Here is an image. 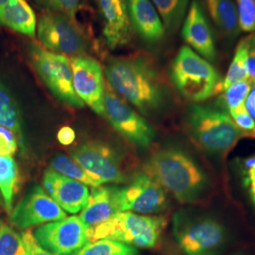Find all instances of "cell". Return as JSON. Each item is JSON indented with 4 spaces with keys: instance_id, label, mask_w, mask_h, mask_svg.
I'll list each match as a JSON object with an SVG mask.
<instances>
[{
    "instance_id": "28",
    "label": "cell",
    "mask_w": 255,
    "mask_h": 255,
    "mask_svg": "<svg viewBox=\"0 0 255 255\" xmlns=\"http://www.w3.org/2000/svg\"><path fill=\"white\" fill-rule=\"evenodd\" d=\"M0 255H28L22 234L6 223H0Z\"/></svg>"
},
{
    "instance_id": "24",
    "label": "cell",
    "mask_w": 255,
    "mask_h": 255,
    "mask_svg": "<svg viewBox=\"0 0 255 255\" xmlns=\"http://www.w3.org/2000/svg\"><path fill=\"white\" fill-rule=\"evenodd\" d=\"M169 33L175 32L182 25L187 11L189 0H150Z\"/></svg>"
},
{
    "instance_id": "11",
    "label": "cell",
    "mask_w": 255,
    "mask_h": 255,
    "mask_svg": "<svg viewBox=\"0 0 255 255\" xmlns=\"http://www.w3.org/2000/svg\"><path fill=\"white\" fill-rule=\"evenodd\" d=\"M103 117L132 145L146 148L154 140V130L138 113L113 92L105 91Z\"/></svg>"
},
{
    "instance_id": "3",
    "label": "cell",
    "mask_w": 255,
    "mask_h": 255,
    "mask_svg": "<svg viewBox=\"0 0 255 255\" xmlns=\"http://www.w3.org/2000/svg\"><path fill=\"white\" fill-rule=\"evenodd\" d=\"M173 234L186 255H219L228 243V231L219 219L188 210L174 215Z\"/></svg>"
},
{
    "instance_id": "21",
    "label": "cell",
    "mask_w": 255,
    "mask_h": 255,
    "mask_svg": "<svg viewBox=\"0 0 255 255\" xmlns=\"http://www.w3.org/2000/svg\"><path fill=\"white\" fill-rule=\"evenodd\" d=\"M210 17L219 30L230 39L239 34L237 6L233 0H204Z\"/></svg>"
},
{
    "instance_id": "40",
    "label": "cell",
    "mask_w": 255,
    "mask_h": 255,
    "mask_svg": "<svg viewBox=\"0 0 255 255\" xmlns=\"http://www.w3.org/2000/svg\"><path fill=\"white\" fill-rule=\"evenodd\" d=\"M10 0H0V8H2L3 6H5L6 4H8Z\"/></svg>"
},
{
    "instance_id": "23",
    "label": "cell",
    "mask_w": 255,
    "mask_h": 255,
    "mask_svg": "<svg viewBox=\"0 0 255 255\" xmlns=\"http://www.w3.org/2000/svg\"><path fill=\"white\" fill-rule=\"evenodd\" d=\"M18 185V166L11 156L0 155V194L4 207L10 214Z\"/></svg>"
},
{
    "instance_id": "5",
    "label": "cell",
    "mask_w": 255,
    "mask_h": 255,
    "mask_svg": "<svg viewBox=\"0 0 255 255\" xmlns=\"http://www.w3.org/2000/svg\"><path fill=\"white\" fill-rule=\"evenodd\" d=\"M166 226L164 217L119 212L99 225L88 229L89 241L109 239L128 246L151 249L157 246Z\"/></svg>"
},
{
    "instance_id": "8",
    "label": "cell",
    "mask_w": 255,
    "mask_h": 255,
    "mask_svg": "<svg viewBox=\"0 0 255 255\" xmlns=\"http://www.w3.org/2000/svg\"><path fill=\"white\" fill-rule=\"evenodd\" d=\"M73 20L54 11L43 13L37 23V35L43 46L49 51L64 56L84 54L88 41Z\"/></svg>"
},
{
    "instance_id": "9",
    "label": "cell",
    "mask_w": 255,
    "mask_h": 255,
    "mask_svg": "<svg viewBox=\"0 0 255 255\" xmlns=\"http://www.w3.org/2000/svg\"><path fill=\"white\" fill-rule=\"evenodd\" d=\"M119 212L151 215L164 212L168 199L164 188L145 172L137 173L123 187H116Z\"/></svg>"
},
{
    "instance_id": "26",
    "label": "cell",
    "mask_w": 255,
    "mask_h": 255,
    "mask_svg": "<svg viewBox=\"0 0 255 255\" xmlns=\"http://www.w3.org/2000/svg\"><path fill=\"white\" fill-rule=\"evenodd\" d=\"M71 255H139L136 248L119 241L100 239L89 241Z\"/></svg>"
},
{
    "instance_id": "18",
    "label": "cell",
    "mask_w": 255,
    "mask_h": 255,
    "mask_svg": "<svg viewBox=\"0 0 255 255\" xmlns=\"http://www.w3.org/2000/svg\"><path fill=\"white\" fill-rule=\"evenodd\" d=\"M130 26L147 43H158L164 36L165 28L150 0H126Z\"/></svg>"
},
{
    "instance_id": "19",
    "label": "cell",
    "mask_w": 255,
    "mask_h": 255,
    "mask_svg": "<svg viewBox=\"0 0 255 255\" xmlns=\"http://www.w3.org/2000/svg\"><path fill=\"white\" fill-rule=\"evenodd\" d=\"M119 213L116 203V187H95L85 207L82 209L80 219L91 228L109 219L113 215Z\"/></svg>"
},
{
    "instance_id": "31",
    "label": "cell",
    "mask_w": 255,
    "mask_h": 255,
    "mask_svg": "<svg viewBox=\"0 0 255 255\" xmlns=\"http://www.w3.org/2000/svg\"><path fill=\"white\" fill-rule=\"evenodd\" d=\"M37 3L47 9L63 13L70 18L75 19L78 10L81 7L82 0H35Z\"/></svg>"
},
{
    "instance_id": "32",
    "label": "cell",
    "mask_w": 255,
    "mask_h": 255,
    "mask_svg": "<svg viewBox=\"0 0 255 255\" xmlns=\"http://www.w3.org/2000/svg\"><path fill=\"white\" fill-rule=\"evenodd\" d=\"M230 117L245 136H255V121L247 111L245 104L229 112Z\"/></svg>"
},
{
    "instance_id": "2",
    "label": "cell",
    "mask_w": 255,
    "mask_h": 255,
    "mask_svg": "<svg viewBox=\"0 0 255 255\" xmlns=\"http://www.w3.org/2000/svg\"><path fill=\"white\" fill-rule=\"evenodd\" d=\"M145 173L182 203H198L209 195L212 182L206 170L189 152L164 146L150 155Z\"/></svg>"
},
{
    "instance_id": "6",
    "label": "cell",
    "mask_w": 255,
    "mask_h": 255,
    "mask_svg": "<svg viewBox=\"0 0 255 255\" xmlns=\"http://www.w3.org/2000/svg\"><path fill=\"white\" fill-rule=\"evenodd\" d=\"M170 79L182 98L195 103L218 93L221 83L216 68L187 46H182L174 58Z\"/></svg>"
},
{
    "instance_id": "33",
    "label": "cell",
    "mask_w": 255,
    "mask_h": 255,
    "mask_svg": "<svg viewBox=\"0 0 255 255\" xmlns=\"http://www.w3.org/2000/svg\"><path fill=\"white\" fill-rule=\"evenodd\" d=\"M18 148V139L14 132L7 128L0 126V155L11 156Z\"/></svg>"
},
{
    "instance_id": "10",
    "label": "cell",
    "mask_w": 255,
    "mask_h": 255,
    "mask_svg": "<svg viewBox=\"0 0 255 255\" xmlns=\"http://www.w3.org/2000/svg\"><path fill=\"white\" fill-rule=\"evenodd\" d=\"M88 228L73 216L38 226L32 235L37 244L53 255H71L89 242Z\"/></svg>"
},
{
    "instance_id": "7",
    "label": "cell",
    "mask_w": 255,
    "mask_h": 255,
    "mask_svg": "<svg viewBox=\"0 0 255 255\" xmlns=\"http://www.w3.org/2000/svg\"><path fill=\"white\" fill-rule=\"evenodd\" d=\"M28 56L37 74L58 101L72 108L84 106L74 89L71 62L66 56L49 51L36 43L30 44Z\"/></svg>"
},
{
    "instance_id": "1",
    "label": "cell",
    "mask_w": 255,
    "mask_h": 255,
    "mask_svg": "<svg viewBox=\"0 0 255 255\" xmlns=\"http://www.w3.org/2000/svg\"><path fill=\"white\" fill-rule=\"evenodd\" d=\"M111 87L143 115L162 109L167 101V89L154 63L146 55L112 59L105 67Z\"/></svg>"
},
{
    "instance_id": "22",
    "label": "cell",
    "mask_w": 255,
    "mask_h": 255,
    "mask_svg": "<svg viewBox=\"0 0 255 255\" xmlns=\"http://www.w3.org/2000/svg\"><path fill=\"white\" fill-rule=\"evenodd\" d=\"M0 126L10 129L17 137L22 150H25L22 117L18 105L9 89L0 81Z\"/></svg>"
},
{
    "instance_id": "35",
    "label": "cell",
    "mask_w": 255,
    "mask_h": 255,
    "mask_svg": "<svg viewBox=\"0 0 255 255\" xmlns=\"http://www.w3.org/2000/svg\"><path fill=\"white\" fill-rule=\"evenodd\" d=\"M249 37L248 45V58H247V69L248 79L251 83L255 84V34Z\"/></svg>"
},
{
    "instance_id": "25",
    "label": "cell",
    "mask_w": 255,
    "mask_h": 255,
    "mask_svg": "<svg viewBox=\"0 0 255 255\" xmlns=\"http://www.w3.org/2000/svg\"><path fill=\"white\" fill-rule=\"evenodd\" d=\"M249 37L242 39L237 46L234 59L229 66L224 81L220 83L219 92L224 91L232 84L248 80L247 58H248Z\"/></svg>"
},
{
    "instance_id": "13",
    "label": "cell",
    "mask_w": 255,
    "mask_h": 255,
    "mask_svg": "<svg viewBox=\"0 0 255 255\" xmlns=\"http://www.w3.org/2000/svg\"><path fill=\"white\" fill-rule=\"evenodd\" d=\"M65 218H67L66 213L50 198L45 189L34 185L12 209L9 221L17 228L28 230Z\"/></svg>"
},
{
    "instance_id": "36",
    "label": "cell",
    "mask_w": 255,
    "mask_h": 255,
    "mask_svg": "<svg viewBox=\"0 0 255 255\" xmlns=\"http://www.w3.org/2000/svg\"><path fill=\"white\" fill-rule=\"evenodd\" d=\"M22 237L26 243L28 255H53L37 244L31 231H25L24 233H22Z\"/></svg>"
},
{
    "instance_id": "14",
    "label": "cell",
    "mask_w": 255,
    "mask_h": 255,
    "mask_svg": "<svg viewBox=\"0 0 255 255\" xmlns=\"http://www.w3.org/2000/svg\"><path fill=\"white\" fill-rule=\"evenodd\" d=\"M74 89L82 102L103 116L105 84L101 64L90 56H74L71 60Z\"/></svg>"
},
{
    "instance_id": "15",
    "label": "cell",
    "mask_w": 255,
    "mask_h": 255,
    "mask_svg": "<svg viewBox=\"0 0 255 255\" xmlns=\"http://www.w3.org/2000/svg\"><path fill=\"white\" fill-rule=\"evenodd\" d=\"M182 39L192 50L208 62L217 59V46L209 21L206 17L201 3L193 0L187 15L183 21Z\"/></svg>"
},
{
    "instance_id": "39",
    "label": "cell",
    "mask_w": 255,
    "mask_h": 255,
    "mask_svg": "<svg viewBox=\"0 0 255 255\" xmlns=\"http://www.w3.org/2000/svg\"><path fill=\"white\" fill-rule=\"evenodd\" d=\"M247 189L249 190V195H250V197H251V201H252L253 204L255 205V186L247 188Z\"/></svg>"
},
{
    "instance_id": "38",
    "label": "cell",
    "mask_w": 255,
    "mask_h": 255,
    "mask_svg": "<svg viewBox=\"0 0 255 255\" xmlns=\"http://www.w3.org/2000/svg\"><path fill=\"white\" fill-rule=\"evenodd\" d=\"M247 111L251 115V117L255 121V87L252 88L249 96L247 97L246 101L244 102Z\"/></svg>"
},
{
    "instance_id": "27",
    "label": "cell",
    "mask_w": 255,
    "mask_h": 255,
    "mask_svg": "<svg viewBox=\"0 0 255 255\" xmlns=\"http://www.w3.org/2000/svg\"><path fill=\"white\" fill-rule=\"evenodd\" d=\"M50 164L51 169L57 173L64 175L65 177L70 178L77 182H82L83 184L91 186L93 188L101 186L98 182L94 181L73 159H70L65 155H56L51 160Z\"/></svg>"
},
{
    "instance_id": "30",
    "label": "cell",
    "mask_w": 255,
    "mask_h": 255,
    "mask_svg": "<svg viewBox=\"0 0 255 255\" xmlns=\"http://www.w3.org/2000/svg\"><path fill=\"white\" fill-rule=\"evenodd\" d=\"M239 27L245 32L255 29V0H237Z\"/></svg>"
},
{
    "instance_id": "17",
    "label": "cell",
    "mask_w": 255,
    "mask_h": 255,
    "mask_svg": "<svg viewBox=\"0 0 255 255\" xmlns=\"http://www.w3.org/2000/svg\"><path fill=\"white\" fill-rule=\"evenodd\" d=\"M43 185L50 198L64 212L70 214L82 212L90 196L87 185L57 173L51 168L45 171Z\"/></svg>"
},
{
    "instance_id": "16",
    "label": "cell",
    "mask_w": 255,
    "mask_h": 255,
    "mask_svg": "<svg viewBox=\"0 0 255 255\" xmlns=\"http://www.w3.org/2000/svg\"><path fill=\"white\" fill-rule=\"evenodd\" d=\"M102 22V34L112 49L126 46L131 37V26L126 0H93Z\"/></svg>"
},
{
    "instance_id": "20",
    "label": "cell",
    "mask_w": 255,
    "mask_h": 255,
    "mask_svg": "<svg viewBox=\"0 0 255 255\" xmlns=\"http://www.w3.org/2000/svg\"><path fill=\"white\" fill-rule=\"evenodd\" d=\"M0 24L27 36L36 34V15L26 0H10L0 8Z\"/></svg>"
},
{
    "instance_id": "4",
    "label": "cell",
    "mask_w": 255,
    "mask_h": 255,
    "mask_svg": "<svg viewBox=\"0 0 255 255\" xmlns=\"http://www.w3.org/2000/svg\"><path fill=\"white\" fill-rule=\"evenodd\" d=\"M186 124L196 145L211 156L226 154L244 136L228 114L210 106L192 105Z\"/></svg>"
},
{
    "instance_id": "37",
    "label": "cell",
    "mask_w": 255,
    "mask_h": 255,
    "mask_svg": "<svg viewBox=\"0 0 255 255\" xmlns=\"http://www.w3.org/2000/svg\"><path fill=\"white\" fill-rule=\"evenodd\" d=\"M75 131H74L73 128L70 127H63L58 132L57 134V138H58V141L64 145V146H69L73 143L75 141Z\"/></svg>"
},
{
    "instance_id": "12",
    "label": "cell",
    "mask_w": 255,
    "mask_h": 255,
    "mask_svg": "<svg viewBox=\"0 0 255 255\" xmlns=\"http://www.w3.org/2000/svg\"><path fill=\"white\" fill-rule=\"evenodd\" d=\"M74 161L100 185L107 182L122 183L126 177L117 152L97 142L86 143L71 150Z\"/></svg>"
},
{
    "instance_id": "29",
    "label": "cell",
    "mask_w": 255,
    "mask_h": 255,
    "mask_svg": "<svg viewBox=\"0 0 255 255\" xmlns=\"http://www.w3.org/2000/svg\"><path fill=\"white\" fill-rule=\"evenodd\" d=\"M251 90L252 83L248 80L232 84L223 91V95L221 97V103L229 112L237 109L239 106L244 104Z\"/></svg>"
},
{
    "instance_id": "34",
    "label": "cell",
    "mask_w": 255,
    "mask_h": 255,
    "mask_svg": "<svg viewBox=\"0 0 255 255\" xmlns=\"http://www.w3.org/2000/svg\"><path fill=\"white\" fill-rule=\"evenodd\" d=\"M243 183L247 188L255 186V155L250 156L241 162Z\"/></svg>"
}]
</instances>
